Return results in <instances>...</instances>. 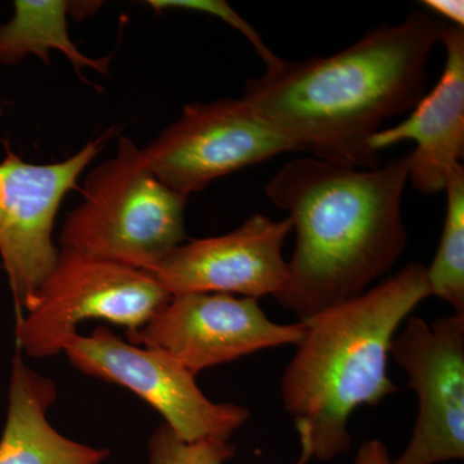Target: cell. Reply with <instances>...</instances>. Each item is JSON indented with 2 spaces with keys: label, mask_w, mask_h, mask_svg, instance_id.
<instances>
[{
  "label": "cell",
  "mask_w": 464,
  "mask_h": 464,
  "mask_svg": "<svg viewBox=\"0 0 464 464\" xmlns=\"http://www.w3.org/2000/svg\"><path fill=\"white\" fill-rule=\"evenodd\" d=\"M444 26L414 12L399 25L374 27L332 56L284 60L249 79L243 97L297 151L377 169L380 154L369 141L384 121L423 99L427 63Z\"/></svg>",
  "instance_id": "obj_1"
},
{
  "label": "cell",
  "mask_w": 464,
  "mask_h": 464,
  "mask_svg": "<svg viewBox=\"0 0 464 464\" xmlns=\"http://www.w3.org/2000/svg\"><path fill=\"white\" fill-rule=\"evenodd\" d=\"M408 181L409 154L377 169L297 159L267 182L265 194L288 212L297 234L288 282L276 299L299 322L359 297L401 257Z\"/></svg>",
  "instance_id": "obj_2"
},
{
  "label": "cell",
  "mask_w": 464,
  "mask_h": 464,
  "mask_svg": "<svg viewBox=\"0 0 464 464\" xmlns=\"http://www.w3.org/2000/svg\"><path fill=\"white\" fill-rule=\"evenodd\" d=\"M430 295L427 267L413 262L359 297L304 320V337L283 374L282 399L311 458L328 462L347 451L351 414L398 391L389 377L391 344Z\"/></svg>",
  "instance_id": "obj_3"
},
{
  "label": "cell",
  "mask_w": 464,
  "mask_h": 464,
  "mask_svg": "<svg viewBox=\"0 0 464 464\" xmlns=\"http://www.w3.org/2000/svg\"><path fill=\"white\" fill-rule=\"evenodd\" d=\"M82 194L60 232L61 249L150 273L188 240V198L161 182L128 137H119L115 154L87 174Z\"/></svg>",
  "instance_id": "obj_4"
},
{
  "label": "cell",
  "mask_w": 464,
  "mask_h": 464,
  "mask_svg": "<svg viewBox=\"0 0 464 464\" xmlns=\"http://www.w3.org/2000/svg\"><path fill=\"white\" fill-rule=\"evenodd\" d=\"M170 298L145 271L61 249L53 270L14 323L17 351L35 359L57 355L84 320L134 331Z\"/></svg>",
  "instance_id": "obj_5"
},
{
  "label": "cell",
  "mask_w": 464,
  "mask_h": 464,
  "mask_svg": "<svg viewBox=\"0 0 464 464\" xmlns=\"http://www.w3.org/2000/svg\"><path fill=\"white\" fill-rule=\"evenodd\" d=\"M115 134L109 128L72 157L51 164L29 163L5 149L0 161V258L16 319L56 265L60 249L53 230L63 198L79 188L82 173Z\"/></svg>",
  "instance_id": "obj_6"
},
{
  "label": "cell",
  "mask_w": 464,
  "mask_h": 464,
  "mask_svg": "<svg viewBox=\"0 0 464 464\" xmlns=\"http://www.w3.org/2000/svg\"><path fill=\"white\" fill-rule=\"evenodd\" d=\"M63 353L84 374L132 391L160 413L168 429L182 441L228 440L249 420L248 409L208 399L195 374L168 353L134 346L106 326L85 337L76 333Z\"/></svg>",
  "instance_id": "obj_7"
},
{
  "label": "cell",
  "mask_w": 464,
  "mask_h": 464,
  "mask_svg": "<svg viewBox=\"0 0 464 464\" xmlns=\"http://www.w3.org/2000/svg\"><path fill=\"white\" fill-rule=\"evenodd\" d=\"M288 151L297 149L244 97L185 106L142 149L155 176L188 198L217 179Z\"/></svg>",
  "instance_id": "obj_8"
},
{
  "label": "cell",
  "mask_w": 464,
  "mask_h": 464,
  "mask_svg": "<svg viewBox=\"0 0 464 464\" xmlns=\"http://www.w3.org/2000/svg\"><path fill=\"white\" fill-rule=\"evenodd\" d=\"M304 323L271 322L257 299L222 293L176 295L134 331V346L158 348L192 374L257 351L298 344Z\"/></svg>",
  "instance_id": "obj_9"
},
{
  "label": "cell",
  "mask_w": 464,
  "mask_h": 464,
  "mask_svg": "<svg viewBox=\"0 0 464 464\" xmlns=\"http://www.w3.org/2000/svg\"><path fill=\"white\" fill-rule=\"evenodd\" d=\"M391 356L417 393L418 415L404 453L392 464H438L464 457V316L429 325L411 317Z\"/></svg>",
  "instance_id": "obj_10"
},
{
  "label": "cell",
  "mask_w": 464,
  "mask_h": 464,
  "mask_svg": "<svg viewBox=\"0 0 464 464\" xmlns=\"http://www.w3.org/2000/svg\"><path fill=\"white\" fill-rule=\"evenodd\" d=\"M292 230L288 217L274 221L255 215L228 234L186 240L148 274L172 297L222 293L276 298L288 282L283 246Z\"/></svg>",
  "instance_id": "obj_11"
},
{
  "label": "cell",
  "mask_w": 464,
  "mask_h": 464,
  "mask_svg": "<svg viewBox=\"0 0 464 464\" xmlns=\"http://www.w3.org/2000/svg\"><path fill=\"white\" fill-rule=\"evenodd\" d=\"M447 52L439 83L401 123L381 130L369 141L375 154L396 143L415 142L409 154V181L418 192L444 191L448 174L464 154V26L445 25Z\"/></svg>",
  "instance_id": "obj_12"
},
{
  "label": "cell",
  "mask_w": 464,
  "mask_h": 464,
  "mask_svg": "<svg viewBox=\"0 0 464 464\" xmlns=\"http://www.w3.org/2000/svg\"><path fill=\"white\" fill-rule=\"evenodd\" d=\"M56 399V383L33 371L17 351L0 433V464H100L109 457L108 449L74 441L52 426L48 411Z\"/></svg>",
  "instance_id": "obj_13"
},
{
  "label": "cell",
  "mask_w": 464,
  "mask_h": 464,
  "mask_svg": "<svg viewBox=\"0 0 464 464\" xmlns=\"http://www.w3.org/2000/svg\"><path fill=\"white\" fill-rule=\"evenodd\" d=\"M65 0H16L14 16L0 25V65H18L30 54L50 63L51 51L65 54L78 75L85 69L108 74L111 57L92 58L70 38Z\"/></svg>",
  "instance_id": "obj_14"
},
{
  "label": "cell",
  "mask_w": 464,
  "mask_h": 464,
  "mask_svg": "<svg viewBox=\"0 0 464 464\" xmlns=\"http://www.w3.org/2000/svg\"><path fill=\"white\" fill-rule=\"evenodd\" d=\"M447 215L438 252L427 267L430 295L453 306L464 316V167L457 164L448 174Z\"/></svg>",
  "instance_id": "obj_15"
},
{
  "label": "cell",
  "mask_w": 464,
  "mask_h": 464,
  "mask_svg": "<svg viewBox=\"0 0 464 464\" xmlns=\"http://www.w3.org/2000/svg\"><path fill=\"white\" fill-rule=\"evenodd\" d=\"M148 453L150 464H224L234 457L235 447L221 439L185 442L161 424L150 436Z\"/></svg>",
  "instance_id": "obj_16"
},
{
  "label": "cell",
  "mask_w": 464,
  "mask_h": 464,
  "mask_svg": "<svg viewBox=\"0 0 464 464\" xmlns=\"http://www.w3.org/2000/svg\"><path fill=\"white\" fill-rule=\"evenodd\" d=\"M148 5L157 12L183 9V11L201 12V14L218 17L248 39L250 44L257 51L259 57L265 61L267 70H275L283 65V58L276 56L265 44L264 39L256 32L255 27L240 17L224 0H149Z\"/></svg>",
  "instance_id": "obj_17"
},
{
  "label": "cell",
  "mask_w": 464,
  "mask_h": 464,
  "mask_svg": "<svg viewBox=\"0 0 464 464\" xmlns=\"http://www.w3.org/2000/svg\"><path fill=\"white\" fill-rule=\"evenodd\" d=\"M353 464H392V460H391L389 450L380 440H372L357 451Z\"/></svg>",
  "instance_id": "obj_18"
},
{
  "label": "cell",
  "mask_w": 464,
  "mask_h": 464,
  "mask_svg": "<svg viewBox=\"0 0 464 464\" xmlns=\"http://www.w3.org/2000/svg\"><path fill=\"white\" fill-rule=\"evenodd\" d=\"M426 7L435 14L449 18L453 25H464V3L458 0H426Z\"/></svg>",
  "instance_id": "obj_19"
},
{
  "label": "cell",
  "mask_w": 464,
  "mask_h": 464,
  "mask_svg": "<svg viewBox=\"0 0 464 464\" xmlns=\"http://www.w3.org/2000/svg\"><path fill=\"white\" fill-rule=\"evenodd\" d=\"M101 5L102 2H70L69 16L72 18L92 16Z\"/></svg>",
  "instance_id": "obj_20"
},
{
  "label": "cell",
  "mask_w": 464,
  "mask_h": 464,
  "mask_svg": "<svg viewBox=\"0 0 464 464\" xmlns=\"http://www.w3.org/2000/svg\"><path fill=\"white\" fill-rule=\"evenodd\" d=\"M311 456L308 454L307 450H304V449H301V457H299V459L297 460V463L295 464H307L310 462Z\"/></svg>",
  "instance_id": "obj_21"
},
{
  "label": "cell",
  "mask_w": 464,
  "mask_h": 464,
  "mask_svg": "<svg viewBox=\"0 0 464 464\" xmlns=\"http://www.w3.org/2000/svg\"><path fill=\"white\" fill-rule=\"evenodd\" d=\"M2 115H3V103H2V100H0V118H2Z\"/></svg>",
  "instance_id": "obj_22"
}]
</instances>
